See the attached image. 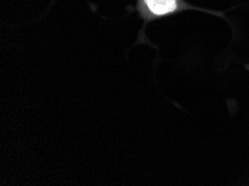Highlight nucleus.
I'll use <instances>...</instances> for the list:
<instances>
[{
  "mask_svg": "<svg viewBox=\"0 0 249 186\" xmlns=\"http://www.w3.org/2000/svg\"><path fill=\"white\" fill-rule=\"evenodd\" d=\"M150 11L157 16H163L173 13L178 7L177 0H144Z\"/></svg>",
  "mask_w": 249,
  "mask_h": 186,
  "instance_id": "1",
  "label": "nucleus"
}]
</instances>
